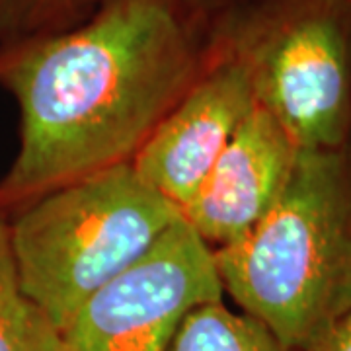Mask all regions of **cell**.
<instances>
[{
  "label": "cell",
  "mask_w": 351,
  "mask_h": 351,
  "mask_svg": "<svg viewBox=\"0 0 351 351\" xmlns=\"http://www.w3.org/2000/svg\"><path fill=\"white\" fill-rule=\"evenodd\" d=\"M213 27L195 0H101L64 32L0 45V88L20 110L0 215L131 162L201 75Z\"/></svg>",
  "instance_id": "1"
},
{
  "label": "cell",
  "mask_w": 351,
  "mask_h": 351,
  "mask_svg": "<svg viewBox=\"0 0 351 351\" xmlns=\"http://www.w3.org/2000/svg\"><path fill=\"white\" fill-rule=\"evenodd\" d=\"M226 295L304 351L351 311V170L338 151H299L287 188L250 232L215 248Z\"/></svg>",
  "instance_id": "2"
},
{
  "label": "cell",
  "mask_w": 351,
  "mask_h": 351,
  "mask_svg": "<svg viewBox=\"0 0 351 351\" xmlns=\"http://www.w3.org/2000/svg\"><path fill=\"white\" fill-rule=\"evenodd\" d=\"M180 221V209L131 162L51 189L8 217L22 287L61 332Z\"/></svg>",
  "instance_id": "3"
},
{
  "label": "cell",
  "mask_w": 351,
  "mask_h": 351,
  "mask_svg": "<svg viewBox=\"0 0 351 351\" xmlns=\"http://www.w3.org/2000/svg\"><path fill=\"white\" fill-rule=\"evenodd\" d=\"M215 29L301 151H338L351 113V0H237Z\"/></svg>",
  "instance_id": "4"
},
{
  "label": "cell",
  "mask_w": 351,
  "mask_h": 351,
  "mask_svg": "<svg viewBox=\"0 0 351 351\" xmlns=\"http://www.w3.org/2000/svg\"><path fill=\"white\" fill-rule=\"evenodd\" d=\"M223 295L213 248L182 219L78 306L61 351H168L189 311Z\"/></svg>",
  "instance_id": "5"
},
{
  "label": "cell",
  "mask_w": 351,
  "mask_h": 351,
  "mask_svg": "<svg viewBox=\"0 0 351 351\" xmlns=\"http://www.w3.org/2000/svg\"><path fill=\"white\" fill-rule=\"evenodd\" d=\"M256 104L250 66L213 27L209 61L138 149L133 168L182 213Z\"/></svg>",
  "instance_id": "6"
},
{
  "label": "cell",
  "mask_w": 351,
  "mask_h": 351,
  "mask_svg": "<svg viewBox=\"0 0 351 351\" xmlns=\"http://www.w3.org/2000/svg\"><path fill=\"white\" fill-rule=\"evenodd\" d=\"M299 151L276 117L256 104L182 207V219L209 246L239 242L285 191Z\"/></svg>",
  "instance_id": "7"
},
{
  "label": "cell",
  "mask_w": 351,
  "mask_h": 351,
  "mask_svg": "<svg viewBox=\"0 0 351 351\" xmlns=\"http://www.w3.org/2000/svg\"><path fill=\"white\" fill-rule=\"evenodd\" d=\"M63 332L22 287L8 217L0 215V351H61Z\"/></svg>",
  "instance_id": "8"
},
{
  "label": "cell",
  "mask_w": 351,
  "mask_h": 351,
  "mask_svg": "<svg viewBox=\"0 0 351 351\" xmlns=\"http://www.w3.org/2000/svg\"><path fill=\"white\" fill-rule=\"evenodd\" d=\"M168 351H295L248 314L234 313L223 301L189 311Z\"/></svg>",
  "instance_id": "9"
},
{
  "label": "cell",
  "mask_w": 351,
  "mask_h": 351,
  "mask_svg": "<svg viewBox=\"0 0 351 351\" xmlns=\"http://www.w3.org/2000/svg\"><path fill=\"white\" fill-rule=\"evenodd\" d=\"M101 0H0V45L51 36L80 24Z\"/></svg>",
  "instance_id": "10"
},
{
  "label": "cell",
  "mask_w": 351,
  "mask_h": 351,
  "mask_svg": "<svg viewBox=\"0 0 351 351\" xmlns=\"http://www.w3.org/2000/svg\"><path fill=\"white\" fill-rule=\"evenodd\" d=\"M304 351H351V311L332 322Z\"/></svg>",
  "instance_id": "11"
},
{
  "label": "cell",
  "mask_w": 351,
  "mask_h": 351,
  "mask_svg": "<svg viewBox=\"0 0 351 351\" xmlns=\"http://www.w3.org/2000/svg\"><path fill=\"white\" fill-rule=\"evenodd\" d=\"M195 2H197L199 6H203L209 14H217L221 12L225 6H228V4L237 2V0H195Z\"/></svg>",
  "instance_id": "12"
}]
</instances>
